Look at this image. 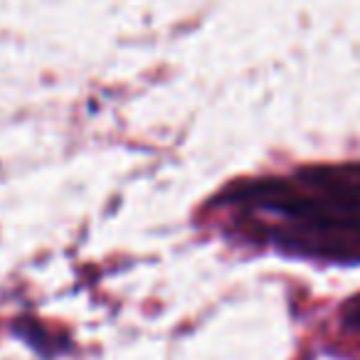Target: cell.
Here are the masks:
<instances>
[{
    "mask_svg": "<svg viewBox=\"0 0 360 360\" xmlns=\"http://www.w3.org/2000/svg\"><path fill=\"white\" fill-rule=\"evenodd\" d=\"M227 202L286 255L360 262V168L250 183Z\"/></svg>",
    "mask_w": 360,
    "mask_h": 360,
    "instance_id": "obj_1",
    "label": "cell"
}]
</instances>
